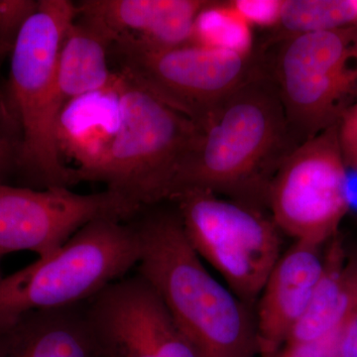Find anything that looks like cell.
Masks as SVG:
<instances>
[{"label":"cell","instance_id":"1","mask_svg":"<svg viewBox=\"0 0 357 357\" xmlns=\"http://www.w3.org/2000/svg\"><path fill=\"white\" fill-rule=\"evenodd\" d=\"M140 243L135 271L158 294L197 357H255V319L248 304L211 275L185 236L177 211L131 220Z\"/></svg>","mask_w":357,"mask_h":357},{"label":"cell","instance_id":"2","mask_svg":"<svg viewBox=\"0 0 357 357\" xmlns=\"http://www.w3.org/2000/svg\"><path fill=\"white\" fill-rule=\"evenodd\" d=\"M198 139L174 182L171 199L202 190L236 201L264 194L286 152L291 129L278 86L255 73L199 122Z\"/></svg>","mask_w":357,"mask_h":357},{"label":"cell","instance_id":"3","mask_svg":"<svg viewBox=\"0 0 357 357\" xmlns=\"http://www.w3.org/2000/svg\"><path fill=\"white\" fill-rule=\"evenodd\" d=\"M77 15V3L69 0H40L10 55L6 96L20 129L16 167L40 189L74 185L58 149L63 103L57 61L66 30Z\"/></svg>","mask_w":357,"mask_h":357},{"label":"cell","instance_id":"4","mask_svg":"<svg viewBox=\"0 0 357 357\" xmlns=\"http://www.w3.org/2000/svg\"><path fill=\"white\" fill-rule=\"evenodd\" d=\"M140 243L132 222L95 220L60 249L0 276V331L28 314L83 304L137 266Z\"/></svg>","mask_w":357,"mask_h":357},{"label":"cell","instance_id":"5","mask_svg":"<svg viewBox=\"0 0 357 357\" xmlns=\"http://www.w3.org/2000/svg\"><path fill=\"white\" fill-rule=\"evenodd\" d=\"M121 123L98 182L140 208L171 199L199 124L124 70H117Z\"/></svg>","mask_w":357,"mask_h":357},{"label":"cell","instance_id":"6","mask_svg":"<svg viewBox=\"0 0 357 357\" xmlns=\"http://www.w3.org/2000/svg\"><path fill=\"white\" fill-rule=\"evenodd\" d=\"M171 201L185 236L204 262L245 304L259 297L281 253L280 230L253 204L202 190Z\"/></svg>","mask_w":357,"mask_h":357},{"label":"cell","instance_id":"7","mask_svg":"<svg viewBox=\"0 0 357 357\" xmlns=\"http://www.w3.org/2000/svg\"><path fill=\"white\" fill-rule=\"evenodd\" d=\"M338 126L303 141L282 161L266 198L280 231L298 243L323 246L337 236L349 211Z\"/></svg>","mask_w":357,"mask_h":357},{"label":"cell","instance_id":"8","mask_svg":"<svg viewBox=\"0 0 357 357\" xmlns=\"http://www.w3.org/2000/svg\"><path fill=\"white\" fill-rule=\"evenodd\" d=\"M351 36L347 29L294 35L282 51L279 93L291 132L305 140L333 126L356 91Z\"/></svg>","mask_w":357,"mask_h":357},{"label":"cell","instance_id":"9","mask_svg":"<svg viewBox=\"0 0 357 357\" xmlns=\"http://www.w3.org/2000/svg\"><path fill=\"white\" fill-rule=\"evenodd\" d=\"M119 70L197 123L255 74L250 56L185 44L172 48L112 46Z\"/></svg>","mask_w":357,"mask_h":357},{"label":"cell","instance_id":"10","mask_svg":"<svg viewBox=\"0 0 357 357\" xmlns=\"http://www.w3.org/2000/svg\"><path fill=\"white\" fill-rule=\"evenodd\" d=\"M141 211L109 190L77 194L67 187L35 189L0 182V259L17 251L47 257L89 222H129Z\"/></svg>","mask_w":357,"mask_h":357},{"label":"cell","instance_id":"11","mask_svg":"<svg viewBox=\"0 0 357 357\" xmlns=\"http://www.w3.org/2000/svg\"><path fill=\"white\" fill-rule=\"evenodd\" d=\"M86 309L103 357H197L158 294L136 271L110 284Z\"/></svg>","mask_w":357,"mask_h":357},{"label":"cell","instance_id":"12","mask_svg":"<svg viewBox=\"0 0 357 357\" xmlns=\"http://www.w3.org/2000/svg\"><path fill=\"white\" fill-rule=\"evenodd\" d=\"M208 0H84L77 16L105 33L112 46L172 48L191 42Z\"/></svg>","mask_w":357,"mask_h":357},{"label":"cell","instance_id":"13","mask_svg":"<svg viewBox=\"0 0 357 357\" xmlns=\"http://www.w3.org/2000/svg\"><path fill=\"white\" fill-rule=\"evenodd\" d=\"M325 266L321 246L295 243L282 253L260 294L258 354L273 357L304 316Z\"/></svg>","mask_w":357,"mask_h":357},{"label":"cell","instance_id":"14","mask_svg":"<svg viewBox=\"0 0 357 357\" xmlns=\"http://www.w3.org/2000/svg\"><path fill=\"white\" fill-rule=\"evenodd\" d=\"M121 123L119 72L112 86L79 96L63 107L58 121V149L72 174L73 184L98 182Z\"/></svg>","mask_w":357,"mask_h":357},{"label":"cell","instance_id":"15","mask_svg":"<svg viewBox=\"0 0 357 357\" xmlns=\"http://www.w3.org/2000/svg\"><path fill=\"white\" fill-rule=\"evenodd\" d=\"M0 357H103L86 303L28 312L0 331Z\"/></svg>","mask_w":357,"mask_h":357},{"label":"cell","instance_id":"16","mask_svg":"<svg viewBox=\"0 0 357 357\" xmlns=\"http://www.w3.org/2000/svg\"><path fill=\"white\" fill-rule=\"evenodd\" d=\"M356 306L357 257H347L342 243L333 237L309 307L286 342H312L332 335Z\"/></svg>","mask_w":357,"mask_h":357},{"label":"cell","instance_id":"17","mask_svg":"<svg viewBox=\"0 0 357 357\" xmlns=\"http://www.w3.org/2000/svg\"><path fill=\"white\" fill-rule=\"evenodd\" d=\"M112 42L95 25L77 15L66 30L57 61V82L63 107L79 96L112 86L117 72L110 69Z\"/></svg>","mask_w":357,"mask_h":357},{"label":"cell","instance_id":"18","mask_svg":"<svg viewBox=\"0 0 357 357\" xmlns=\"http://www.w3.org/2000/svg\"><path fill=\"white\" fill-rule=\"evenodd\" d=\"M190 43L250 56L255 39L252 27L229 2L208 1L195 20Z\"/></svg>","mask_w":357,"mask_h":357},{"label":"cell","instance_id":"19","mask_svg":"<svg viewBox=\"0 0 357 357\" xmlns=\"http://www.w3.org/2000/svg\"><path fill=\"white\" fill-rule=\"evenodd\" d=\"M357 24L354 0H284L280 25L294 35Z\"/></svg>","mask_w":357,"mask_h":357},{"label":"cell","instance_id":"20","mask_svg":"<svg viewBox=\"0 0 357 357\" xmlns=\"http://www.w3.org/2000/svg\"><path fill=\"white\" fill-rule=\"evenodd\" d=\"M39 4L40 0H0V61L11 55Z\"/></svg>","mask_w":357,"mask_h":357},{"label":"cell","instance_id":"21","mask_svg":"<svg viewBox=\"0 0 357 357\" xmlns=\"http://www.w3.org/2000/svg\"><path fill=\"white\" fill-rule=\"evenodd\" d=\"M20 134L6 96L0 91V182L16 167Z\"/></svg>","mask_w":357,"mask_h":357},{"label":"cell","instance_id":"22","mask_svg":"<svg viewBox=\"0 0 357 357\" xmlns=\"http://www.w3.org/2000/svg\"><path fill=\"white\" fill-rule=\"evenodd\" d=\"M229 4L252 28L280 24L284 0H234Z\"/></svg>","mask_w":357,"mask_h":357},{"label":"cell","instance_id":"23","mask_svg":"<svg viewBox=\"0 0 357 357\" xmlns=\"http://www.w3.org/2000/svg\"><path fill=\"white\" fill-rule=\"evenodd\" d=\"M340 330L321 340H312V342H286L273 357H340L338 356Z\"/></svg>","mask_w":357,"mask_h":357},{"label":"cell","instance_id":"24","mask_svg":"<svg viewBox=\"0 0 357 357\" xmlns=\"http://www.w3.org/2000/svg\"><path fill=\"white\" fill-rule=\"evenodd\" d=\"M338 356L357 357V306L340 326Z\"/></svg>","mask_w":357,"mask_h":357},{"label":"cell","instance_id":"25","mask_svg":"<svg viewBox=\"0 0 357 357\" xmlns=\"http://www.w3.org/2000/svg\"><path fill=\"white\" fill-rule=\"evenodd\" d=\"M340 141L357 140V105L344 115L338 128Z\"/></svg>","mask_w":357,"mask_h":357},{"label":"cell","instance_id":"26","mask_svg":"<svg viewBox=\"0 0 357 357\" xmlns=\"http://www.w3.org/2000/svg\"><path fill=\"white\" fill-rule=\"evenodd\" d=\"M345 166L357 172V140L340 141Z\"/></svg>","mask_w":357,"mask_h":357},{"label":"cell","instance_id":"27","mask_svg":"<svg viewBox=\"0 0 357 357\" xmlns=\"http://www.w3.org/2000/svg\"><path fill=\"white\" fill-rule=\"evenodd\" d=\"M354 6H356V13H357V0H354Z\"/></svg>","mask_w":357,"mask_h":357}]
</instances>
